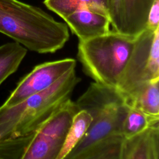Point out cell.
Returning a JSON list of instances; mask_svg holds the SVG:
<instances>
[{"label":"cell","mask_w":159,"mask_h":159,"mask_svg":"<svg viewBox=\"0 0 159 159\" xmlns=\"http://www.w3.org/2000/svg\"><path fill=\"white\" fill-rule=\"evenodd\" d=\"M0 32L39 53H55L70 38L66 23L19 0H0Z\"/></svg>","instance_id":"obj_1"},{"label":"cell","mask_w":159,"mask_h":159,"mask_svg":"<svg viewBox=\"0 0 159 159\" xmlns=\"http://www.w3.org/2000/svg\"><path fill=\"white\" fill-rule=\"evenodd\" d=\"M80 81L73 70L48 89L11 107L0 106V140L14 139L34 133L65 102L71 99Z\"/></svg>","instance_id":"obj_2"},{"label":"cell","mask_w":159,"mask_h":159,"mask_svg":"<svg viewBox=\"0 0 159 159\" xmlns=\"http://www.w3.org/2000/svg\"><path fill=\"white\" fill-rule=\"evenodd\" d=\"M75 103L80 110L92 118L86 132L77 145L64 158L112 135H121L124 119L130 107L126 96L117 88L91 83Z\"/></svg>","instance_id":"obj_3"},{"label":"cell","mask_w":159,"mask_h":159,"mask_svg":"<svg viewBox=\"0 0 159 159\" xmlns=\"http://www.w3.org/2000/svg\"><path fill=\"white\" fill-rule=\"evenodd\" d=\"M135 38L112 30L100 36L79 40L77 57L84 72L96 83L117 88Z\"/></svg>","instance_id":"obj_4"},{"label":"cell","mask_w":159,"mask_h":159,"mask_svg":"<svg viewBox=\"0 0 159 159\" xmlns=\"http://www.w3.org/2000/svg\"><path fill=\"white\" fill-rule=\"evenodd\" d=\"M155 80H159V28H146L135 38L117 88L126 94L142 83Z\"/></svg>","instance_id":"obj_5"},{"label":"cell","mask_w":159,"mask_h":159,"mask_svg":"<svg viewBox=\"0 0 159 159\" xmlns=\"http://www.w3.org/2000/svg\"><path fill=\"white\" fill-rule=\"evenodd\" d=\"M78 111L71 99L65 102L34 132L19 159H57Z\"/></svg>","instance_id":"obj_6"},{"label":"cell","mask_w":159,"mask_h":159,"mask_svg":"<svg viewBox=\"0 0 159 159\" xmlns=\"http://www.w3.org/2000/svg\"><path fill=\"white\" fill-rule=\"evenodd\" d=\"M76 61L72 58L47 61L36 65L17 84L2 105L13 106L27 98L50 88L64 75L75 70Z\"/></svg>","instance_id":"obj_7"},{"label":"cell","mask_w":159,"mask_h":159,"mask_svg":"<svg viewBox=\"0 0 159 159\" xmlns=\"http://www.w3.org/2000/svg\"><path fill=\"white\" fill-rule=\"evenodd\" d=\"M79 40L108 33L111 22L106 9L97 6L80 7L63 19Z\"/></svg>","instance_id":"obj_8"},{"label":"cell","mask_w":159,"mask_h":159,"mask_svg":"<svg viewBox=\"0 0 159 159\" xmlns=\"http://www.w3.org/2000/svg\"><path fill=\"white\" fill-rule=\"evenodd\" d=\"M159 122L142 132L124 139L120 159H158Z\"/></svg>","instance_id":"obj_9"},{"label":"cell","mask_w":159,"mask_h":159,"mask_svg":"<svg viewBox=\"0 0 159 159\" xmlns=\"http://www.w3.org/2000/svg\"><path fill=\"white\" fill-rule=\"evenodd\" d=\"M154 0H122L120 33L136 37L147 25L150 8Z\"/></svg>","instance_id":"obj_10"},{"label":"cell","mask_w":159,"mask_h":159,"mask_svg":"<svg viewBox=\"0 0 159 159\" xmlns=\"http://www.w3.org/2000/svg\"><path fill=\"white\" fill-rule=\"evenodd\" d=\"M125 95L130 106L159 117V80L142 83Z\"/></svg>","instance_id":"obj_11"},{"label":"cell","mask_w":159,"mask_h":159,"mask_svg":"<svg viewBox=\"0 0 159 159\" xmlns=\"http://www.w3.org/2000/svg\"><path fill=\"white\" fill-rule=\"evenodd\" d=\"M123 140L120 135L109 137L66 159H120Z\"/></svg>","instance_id":"obj_12"},{"label":"cell","mask_w":159,"mask_h":159,"mask_svg":"<svg viewBox=\"0 0 159 159\" xmlns=\"http://www.w3.org/2000/svg\"><path fill=\"white\" fill-rule=\"evenodd\" d=\"M27 52L25 47L15 41L0 46V85L17 70Z\"/></svg>","instance_id":"obj_13"},{"label":"cell","mask_w":159,"mask_h":159,"mask_svg":"<svg viewBox=\"0 0 159 159\" xmlns=\"http://www.w3.org/2000/svg\"><path fill=\"white\" fill-rule=\"evenodd\" d=\"M91 120V116L86 111L80 110L76 113L57 159H64L71 152L83 137Z\"/></svg>","instance_id":"obj_14"},{"label":"cell","mask_w":159,"mask_h":159,"mask_svg":"<svg viewBox=\"0 0 159 159\" xmlns=\"http://www.w3.org/2000/svg\"><path fill=\"white\" fill-rule=\"evenodd\" d=\"M158 122L159 117L150 116L130 106L123 122L121 135L124 139L131 137Z\"/></svg>","instance_id":"obj_15"},{"label":"cell","mask_w":159,"mask_h":159,"mask_svg":"<svg viewBox=\"0 0 159 159\" xmlns=\"http://www.w3.org/2000/svg\"><path fill=\"white\" fill-rule=\"evenodd\" d=\"M45 6L62 19L84 6H97L107 10V0H43Z\"/></svg>","instance_id":"obj_16"},{"label":"cell","mask_w":159,"mask_h":159,"mask_svg":"<svg viewBox=\"0 0 159 159\" xmlns=\"http://www.w3.org/2000/svg\"><path fill=\"white\" fill-rule=\"evenodd\" d=\"M34 133L6 140H0V159H19Z\"/></svg>","instance_id":"obj_17"},{"label":"cell","mask_w":159,"mask_h":159,"mask_svg":"<svg viewBox=\"0 0 159 159\" xmlns=\"http://www.w3.org/2000/svg\"><path fill=\"white\" fill-rule=\"evenodd\" d=\"M107 9L112 30L120 32L122 20V0H107Z\"/></svg>","instance_id":"obj_18"},{"label":"cell","mask_w":159,"mask_h":159,"mask_svg":"<svg viewBox=\"0 0 159 159\" xmlns=\"http://www.w3.org/2000/svg\"><path fill=\"white\" fill-rule=\"evenodd\" d=\"M146 28L152 30L159 28V0H154L150 8Z\"/></svg>","instance_id":"obj_19"}]
</instances>
